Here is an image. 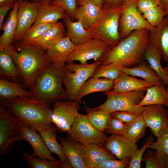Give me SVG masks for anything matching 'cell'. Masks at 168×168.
<instances>
[{
	"label": "cell",
	"instance_id": "obj_20",
	"mask_svg": "<svg viewBox=\"0 0 168 168\" xmlns=\"http://www.w3.org/2000/svg\"><path fill=\"white\" fill-rule=\"evenodd\" d=\"M152 86L144 80L136 78L122 72L114 81L112 91L116 93H124L138 91H146Z\"/></svg>",
	"mask_w": 168,
	"mask_h": 168
},
{
	"label": "cell",
	"instance_id": "obj_22",
	"mask_svg": "<svg viewBox=\"0 0 168 168\" xmlns=\"http://www.w3.org/2000/svg\"><path fill=\"white\" fill-rule=\"evenodd\" d=\"M64 34L63 24L58 21L41 36L29 44L46 51L64 37Z\"/></svg>",
	"mask_w": 168,
	"mask_h": 168
},
{
	"label": "cell",
	"instance_id": "obj_11",
	"mask_svg": "<svg viewBox=\"0 0 168 168\" xmlns=\"http://www.w3.org/2000/svg\"><path fill=\"white\" fill-rule=\"evenodd\" d=\"M80 109L79 102L63 100L54 103L50 115V121L57 130L68 132L70 130Z\"/></svg>",
	"mask_w": 168,
	"mask_h": 168
},
{
	"label": "cell",
	"instance_id": "obj_28",
	"mask_svg": "<svg viewBox=\"0 0 168 168\" xmlns=\"http://www.w3.org/2000/svg\"><path fill=\"white\" fill-rule=\"evenodd\" d=\"M164 85L157 84L148 87L144 98L138 105H157L168 107V92Z\"/></svg>",
	"mask_w": 168,
	"mask_h": 168
},
{
	"label": "cell",
	"instance_id": "obj_40",
	"mask_svg": "<svg viewBox=\"0 0 168 168\" xmlns=\"http://www.w3.org/2000/svg\"><path fill=\"white\" fill-rule=\"evenodd\" d=\"M143 17L152 26L159 25L166 16L163 9L159 6L152 8L142 14Z\"/></svg>",
	"mask_w": 168,
	"mask_h": 168
},
{
	"label": "cell",
	"instance_id": "obj_43",
	"mask_svg": "<svg viewBox=\"0 0 168 168\" xmlns=\"http://www.w3.org/2000/svg\"><path fill=\"white\" fill-rule=\"evenodd\" d=\"M49 4L61 7L68 14L72 20L75 19V12L77 7L76 0H54Z\"/></svg>",
	"mask_w": 168,
	"mask_h": 168
},
{
	"label": "cell",
	"instance_id": "obj_17",
	"mask_svg": "<svg viewBox=\"0 0 168 168\" xmlns=\"http://www.w3.org/2000/svg\"><path fill=\"white\" fill-rule=\"evenodd\" d=\"M115 158L114 155L102 145L90 144L84 145L83 160L86 168H96L104 161Z\"/></svg>",
	"mask_w": 168,
	"mask_h": 168
},
{
	"label": "cell",
	"instance_id": "obj_37",
	"mask_svg": "<svg viewBox=\"0 0 168 168\" xmlns=\"http://www.w3.org/2000/svg\"><path fill=\"white\" fill-rule=\"evenodd\" d=\"M122 68L120 64L117 63L105 65H100L96 68L92 77H104L114 81L122 72Z\"/></svg>",
	"mask_w": 168,
	"mask_h": 168
},
{
	"label": "cell",
	"instance_id": "obj_35",
	"mask_svg": "<svg viewBox=\"0 0 168 168\" xmlns=\"http://www.w3.org/2000/svg\"><path fill=\"white\" fill-rule=\"evenodd\" d=\"M157 139L148 148L156 150L163 168H168V126L162 130Z\"/></svg>",
	"mask_w": 168,
	"mask_h": 168
},
{
	"label": "cell",
	"instance_id": "obj_41",
	"mask_svg": "<svg viewBox=\"0 0 168 168\" xmlns=\"http://www.w3.org/2000/svg\"><path fill=\"white\" fill-rule=\"evenodd\" d=\"M153 142L154 139L152 136L150 135L147 138L143 147L140 149H138L133 155L129 161V168L141 167V162L144 152Z\"/></svg>",
	"mask_w": 168,
	"mask_h": 168
},
{
	"label": "cell",
	"instance_id": "obj_2",
	"mask_svg": "<svg viewBox=\"0 0 168 168\" xmlns=\"http://www.w3.org/2000/svg\"><path fill=\"white\" fill-rule=\"evenodd\" d=\"M22 125L38 132L51 124L50 105L32 98L16 97L0 102Z\"/></svg>",
	"mask_w": 168,
	"mask_h": 168
},
{
	"label": "cell",
	"instance_id": "obj_33",
	"mask_svg": "<svg viewBox=\"0 0 168 168\" xmlns=\"http://www.w3.org/2000/svg\"><path fill=\"white\" fill-rule=\"evenodd\" d=\"M147 127L141 114L134 120L126 123L121 135L128 140L136 143L144 136Z\"/></svg>",
	"mask_w": 168,
	"mask_h": 168
},
{
	"label": "cell",
	"instance_id": "obj_9",
	"mask_svg": "<svg viewBox=\"0 0 168 168\" xmlns=\"http://www.w3.org/2000/svg\"><path fill=\"white\" fill-rule=\"evenodd\" d=\"M21 124L3 106H0V155L10 152L21 140Z\"/></svg>",
	"mask_w": 168,
	"mask_h": 168
},
{
	"label": "cell",
	"instance_id": "obj_51",
	"mask_svg": "<svg viewBox=\"0 0 168 168\" xmlns=\"http://www.w3.org/2000/svg\"><path fill=\"white\" fill-rule=\"evenodd\" d=\"M159 6L163 9L166 16L168 15V0H158Z\"/></svg>",
	"mask_w": 168,
	"mask_h": 168
},
{
	"label": "cell",
	"instance_id": "obj_55",
	"mask_svg": "<svg viewBox=\"0 0 168 168\" xmlns=\"http://www.w3.org/2000/svg\"><path fill=\"white\" fill-rule=\"evenodd\" d=\"M54 0H33V2H46L50 3Z\"/></svg>",
	"mask_w": 168,
	"mask_h": 168
},
{
	"label": "cell",
	"instance_id": "obj_25",
	"mask_svg": "<svg viewBox=\"0 0 168 168\" xmlns=\"http://www.w3.org/2000/svg\"><path fill=\"white\" fill-rule=\"evenodd\" d=\"M114 81L104 78L91 77L85 82L81 87L78 94L77 101L81 102L82 99L85 96L95 92L109 91L113 89Z\"/></svg>",
	"mask_w": 168,
	"mask_h": 168
},
{
	"label": "cell",
	"instance_id": "obj_15",
	"mask_svg": "<svg viewBox=\"0 0 168 168\" xmlns=\"http://www.w3.org/2000/svg\"><path fill=\"white\" fill-rule=\"evenodd\" d=\"M104 147L118 159L130 160L138 149L136 143L118 134L112 135L108 137Z\"/></svg>",
	"mask_w": 168,
	"mask_h": 168
},
{
	"label": "cell",
	"instance_id": "obj_42",
	"mask_svg": "<svg viewBox=\"0 0 168 168\" xmlns=\"http://www.w3.org/2000/svg\"><path fill=\"white\" fill-rule=\"evenodd\" d=\"M142 161L145 163L146 168H163L156 151L146 149Z\"/></svg>",
	"mask_w": 168,
	"mask_h": 168
},
{
	"label": "cell",
	"instance_id": "obj_46",
	"mask_svg": "<svg viewBox=\"0 0 168 168\" xmlns=\"http://www.w3.org/2000/svg\"><path fill=\"white\" fill-rule=\"evenodd\" d=\"M141 114L127 111H117L111 113L110 115L127 123L135 119Z\"/></svg>",
	"mask_w": 168,
	"mask_h": 168
},
{
	"label": "cell",
	"instance_id": "obj_38",
	"mask_svg": "<svg viewBox=\"0 0 168 168\" xmlns=\"http://www.w3.org/2000/svg\"><path fill=\"white\" fill-rule=\"evenodd\" d=\"M22 156L30 168H59L61 162L59 159L52 161L36 158L27 153H24Z\"/></svg>",
	"mask_w": 168,
	"mask_h": 168
},
{
	"label": "cell",
	"instance_id": "obj_23",
	"mask_svg": "<svg viewBox=\"0 0 168 168\" xmlns=\"http://www.w3.org/2000/svg\"><path fill=\"white\" fill-rule=\"evenodd\" d=\"M66 12L61 7L46 2H41L35 21L30 28L43 23H55L63 19Z\"/></svg>",
	"mask_w": 168,
	"mask_h": 168
},
{
	"label": "cell",
	"instance_id": "obj_6",
	"mask_svg": "<svg viewBox=\"0 0 168 168\" xmlns=\"http://www.w3.org/2000/svg\"><path fill=\"white\" fill-rule=\"evenodd\" d=\"M102 62L96 61L90 64H77L68 63L63 79V83L68 100L77 101L78 92L83 84L92 76L96 68Z\"/></svg>",
	"mask_w": 168,
	"mask_h": 168
},
{
	"label": "cell",
	"instance_id": "obj_36",
	"mask_svg": "<svg viewBox=\"0 0 168 168\" xmlns=\"http://www.w3.org/2000/svg\"><path fill=\"white\" fill-rule=\"evenodd\" d=\"M88 119L93 126L98 130L104 132L107 128L110 114L97 108L86 110Z\"/></svg>",
	"mask_w": 168,
	"mask_h": 168
},
{
	"label": "cell",
	"instance_id": "obj_26",
	"mask_svg": "<svg viewBox=\"0 0 168 168\" xmlns=\"http://www.w3.org/2000/svg\"><path fill=\"white\" fill-rule=\"evenodd\" d=\"M63 19L67 29V36L75 45L82 44L92 39L90 32L79 21H72L66 12V16Z\"/></svg>",
	"mask_w": 168,
	"mask_h": 168
},
{
	"label": "cell",
	"instance_id": "obj_53",
	"mask_svg": "<svg viewBox=\"0 0 168 168\" xmlns=\"http://www.w3.org/2000/svg\"><path fill=\"white\" fill-rule=\"evenodd\" d=\"M60 168H72V167L69 161L64 162H61L60 167Z\"/></svg>",
	"mask_w": 168,
	"mask_h": 168
},
{
	"label": "cell",
	"instance_id": "obj_39",
	"mask_svg": "<svg viewBox=\"0 0 168 168\" xmlns=\"http://www.w3.org/2000/svg\"><path fill=\"white\" fill-rule=\"evenodd\" d=\"M56 23L42 24L34 28H30L23 37L21 41L28 43L31 42L41 36Z\"/></svg>",
	"mask_w": 168,
	"mask_h": 168
},
{
	"label": "cell",
	"instance_id": "obj_19",
	"mask_svg": "<svg viewBox=\"0 0 168 168\" xmlns=\"http://www.w3.org/2000/svg\"><path fill=\"white\" fill-rule=\"evenodd\" d=\"M76 45L67 36H64L46 52L51 63L63 65L67 62Z\"/></svg>",
	"mask_w": 168,
	"mask_h": 168
},
{
	"label": "cell",
	"instance_id": "obj_30",
	"mask_svg": "<svg viewBox=\"0 0 168 168\" xmlns=\"http://www.w3.org/2000/svg\"><path fill=\"white\" fill-rule=\"evenodd\" d=\"M0 74L1 79L13 82L21 79L8 47L0 50Z\"/></svg>",
	"mask_w": 168,
	"mask_h": 168
},
{
	"label": "cell",
	"instance_id": "obj_50",
	"mask_svg": "<svg viewBox=\"0 0 168 168\" xmlns=\"http://www.w3.org/2000/svg\"><path fill=\"white\" fill-rule=\"evenodd\" d=\"M76 2L78 6L85 3H91L103 7L104 0H76Z\"/></svg>",
	"mask_w": 168,
	"mask_h": 168
},
{
	"label": "cell",
	"instance_id": "obj_49",
	"mask_svg": "<svg viewBox=\"0 0 168 168\" xmlns=\"http://www.w3.org/2000/svg\"><path fill=\"white\" fill-rule=\"evenodd\" d=\"M14 4L0 7V29L3 25V22L5 17L9 10L12 8Z\"/></svg>",
	"mask_w": 168,
	"mask_h": 168
},
{
	"label": "cell",
	"instance_id": "obj_29",
	"mask_svg": "<svg viewBox=\"0 0 168 168\" xmlns=\"http://www.w3.org/2000/svg\"><path fill=\"white\" fill-rule=\"evenodd\" d=\"M19 0L14 4L7 19L0 30L3 33L0 37V50L8 47L14 40L17 27V14Z\"/></svg>",
	"mask_w": 168,
	"mask_h": 168
},
{
	"label": "cell",
	"instance_id": "obj_8",
	"mask_svg": "<svg viewBox=\"0 0 168 168\" xmlns=\"http://www.w3.org/2000/svg\"><path fill=\"white\" fill-rule=\"evenodd\" d=\"M71 139L85 145L90 144L102 145L108 137L95 127L87 115L78 113L70 130L68 132Z\"/></svg>",
	"mask_w": 168,
	"mask_h": 168
},
{
	"label": "cell",
	"instance_id": "obj_56",
	"mask_svg": "<svg viewBox=\"0 0 168 168\" xmlns=\"http://www.w3.org/2000/svg\"><path fill=\"white\" fill-rule=\"evenodd\" d=\"M21 0H19V1H21Z\"/></svg>",
	"mask_w": 168,
	"mask_h": 168
},
{
	"label": "cell",
	"instance_id": "obj_5",
	"mask_svg": "<svg viewBox=\"0 0 168 168\" xmlns=\"http://www.w3.org/2000/svg\"><path fill=\"white\" fill-rule=\"evenodd\" d=\"M127 5L104 9L96 22L86 29L91 33L92 38L102 40L112 47L116 45L120 41L119 30L120 19Z\"/></svg>",
	"mask_w": 168,
	"mask_h": 168
},
{
	"label": "cell",
	"instance_id": "obj_34",
	"mask_svg": "<svg viewBox=\"0 0 168 168\" xmlns=\"http://www.w3.org/2000/svg\"><path fill=\"white\" fill-rule=\"evenodd\" d=\"M162 57L156 48L148 41L144 51V59L161 78L165 85L167 84V79L164 68L161 65V61Z\"/></svg>",
	"mask_w": 168,
	"mask_h": 168
},
{
	"label": "cell",
	"instance_id": "obj_54",
	"mask_svg": "<svg viewBox=\"0 0 168 168\" xmlns=\"http://www.w3.org/2000/svg\"><path fill=\"white\" fill-rule=\"evenodd\" d=\"M164 69L167 76V84L166 89L168 92V65L164 68Z\"/></svg>",
	"mask_w": 168,
	"mask_h": 168
},
{
	"label": "cell",
	"instance_id": "obj_21",
	"mask_svg": "<svg viewBox=\"0 0 168 168\" xmlns=\"http://www.w3.org/2000/svg\"><path fill=\"white\" fill-rule=\"evenodd\" d=\"M60 140L64 154L72 168H86L83 160L84 145L68 137Z\"/></svg>",
	"mask_w": 168,
	"mask_h": 168
},
{
	"label": "cell",
	"instance_id": "obj_16",
	"mask_svg": "<svg viewBox=\"0 0 168 168\" xmlns=\"http://www.w3.org/2000/svg\"><path fill=\"white\" fill-rule=\"evenodd\" d=\"M34 129L21 125V140L27 141L32 147L33 152L31 154L35 157L41 159L54 161L57 160L52 155L43 139Z\"/></svg>",
	"mask_w": 168,
	"mask_h": 168
},
{
	"label": "cell",
	"instance_id": "obj_3",
	"mask_svg": "<svg viewBox=\"0 0 168 168\" xmlns=\"http://www.w3.org/2000/svg\"><path fill=\"white\" fill-rule=\"evenodd\" d=\"M25 87L30 88L40 74L51 63L46 51L32 44L21 42L18 52L8 47Z\"/></svg>",
	"mask_w": 168,
	"mask_h": 168
},
{
	"label": "cell",
	"instance_id": "obj_27",
	"mask_svg": "<svg viewBox=\"0 0 168 168\" xmlns=\"http://www.w3.org/2000/svg\"><path fill=\"white\" fill-rule=\"evenodd\" d=\"M122 71L132 76L143 78L151 86L157 84H163L161 78L144 60L137 66L131 68H122Z\"/></svg>",
	"mask_w": 168,
	"mask_h": 168
},
{
	"label": "cell",
	"instance_id": "obj_47",
	"mask_svg": "<svg viewBox=\"0 0 168 168\" xmlns=\"http://www.w3.org/2000/svg\"><path fill=\"white\" fill-rule=\"evenodd\" d=\"M136 5L138 11L142 14L147 11L159 5L158 0H136Z\"/></svg>",
	"mask_w": 168,
	"mask_h": 168
},
{
	"label": "cell",
	"instance_id": "obj_44",
	"mask_svg": "<svg viewBox=\"0 0 168 168\" xmlns=\"http://www.w3.org/2000/svg\"><path fill=\"white\" fill-rule=\"evenodd\" d=\"M125 124L119 119L110 115L105 131L112 135H121Z\"/></svg>",
	"mask_w": 168,
	"mask_h": 168
},
{
	"label": "cell",
	"instance_id": "obj_14",
	"mask_svg": "<svg viewBox=\"0 0 168 168\" xmlns=\"http://www.w3.org/2000/svg\"><path fill=\"white\" fill-rule=\"evenodd\" d=\"M141 114L147 126L157 138L168 126V111L163 105L143 106Z\"/></svg>",
	"mask_w": 168,
	"mask_h": 168
},
{
	"label": "cell",
	"instance_id": "obj_10",
	"mask_svg": "<svg viewBox=\"0 0 168 168\" xmlns=\"http://www.w3.org/2000/svg\"><path fill=\"white\" fill-rule=\"evenodd\" d=\"M112 47L102 40L91 39L82 44L76 45L70 55L67 63L75 61L81 64H86L91 59L100 61Z\"/></svg>",
	"mask_w": 168,
	"mask_h": 168
},
{
	"label": "cell",
	"instance_id": "obj_13",
	"mask_svg": "<svg viewBox=\"0 0 168 168\" xmlns=\"http://www.w3.org/2000/svg\"><path fill=\"white\" fill-rule=\"evenodd\" d=\"M40 2L19 1L17 27L13 41L22 40L36 20Z\"/></svg>",
	"mask_w": 168,
	"mask_h": 168
},
{
	"label": "cell",
	"instance_id": "obj_24",
	"mask_svg": "<svg viewBox=\"0 0 168 168\" xmlns=\"http://www.w3.org/2000/svg\"><path fill=\"white\" fill-rule=\"evenodd\" d=\"M104 9L103 7L91 3H85L77 7L75 18L87 29L98 19Z\"/></svg>",
	"mask_w": 168,
	"mask_h": 168
},
{
	"label": "cell",
	"instance_id": "obj_4",
	"mask_svg": "<svg viewBox=\"0 0 168 168\" xmlns=\"http://www.w3.org/2000/svg\"><path fill=\"white\" fill-rule=\"evenodd\" d=\"M66 69V64L60 65L51 63L30 88L31 98L50 106L59 101L68 100L62 85Z\"/></svg>",
	"mask_w": 168,
	"mask_h": 168
},
{
	"label": "cell",
	"instance_id": "obj_52",
	"mask_svg": "<svg viewBox=\"0 0 168 168\" xmlns=\"http://www.w3.org/2000/svg\"><path fill=\"white\" fill-rule=\"evenodd\" d=\"M19 0H0V7L14 4Z\"/></svg>",
	"mask_w": 168,
	"mask_h": 168
},
{
	"label": "cell",
	"instance_id": "obj_1",
	"mask_svg": "<svg viewBox=\"0 0 168 168\" xmlns=\"http://www.w3.org/2000/svg\"><path fill=\"white\" fill-rule=\"evenodd\" d=\"M149 34V30L146 29L133 31L105 54L100 60L102 62L101 65L117 63L123 68L136 66L144 60Z\"/></svg>",
	"mask_w": 168,
	"mask_h": 168
},
{
	"label": "cell",
	"instance_id": "obj_18",
	"mask_svg": "<svg viewBox=\"0 0 168 168\" xmlns=\"http://www.w3.org/2000/svg\"><path fill=\"white\" fill-rule=\"evenodd\" d=\"M148 41L153 44L168 63V16L149 32Z\"/></svg>",
	"mask_w": 168,
	"mask_h": 168
},
{
	"label": "cell",
	"instance_id": "obj_12",
	"mask_svg": "<svg viewBox=\"0 0 168 168\" xmlns=\"http://www.w3.org/2000/svg\"><path fill=\"white\" fill-rule=\"evenodd\" d=\"M136 1L133 0L127 4L121 17L119 28L120 40L134 30L146 29L150 32L154 28L138 11Z\"/></svg>",
	"mask_w": 168,
	"mask_h": 168
},
{
	"label": "cell",
	"instance_id": "obj_7",
	"mask_svg": "<svg viewBox=\"0 0 168 168\" xmlns=\"http://www.w3.org/2000/svg\"><path fill=\"white\" fill-rule=\"evenodd\" d=\"M146 92L145 91H138L118 93L111 90L105 92L107 100L97 107L110 114L117 111H127L141 114L143 106H139L138 104L144 98Z\"/></svg>",
	"mask_w": 168,
	"mask_h": 168
},
{
	"label": "cell",
	"instance_id": "obj_31",
	"mask_svg": "<svg viewBox=\"0 0 168 168\" xmlns=\"http://www.w3.org/2000/svg\"><path fill=\"white\" fill-rule=\"evenodd\" d=\"M24 84H18L9 80H0V102L9 100L16 97L31 98V94L24 88Z\"/></svg>",
	"mask_w": 168,
	"mask_h": 168
},
{
	"label": "cell",
	"instance_id": "obj_48",
	"mask_svg": "<svg viewBox=\"0 0 168 168\" xmlns=\"http://www.w3.org/2000/svg\"><path fill=\"white\" fill-rule=\"evenodd\" d=\"M133 0H104L103 8L110 9L125 5Z\"/></svg>",
	"mask_w": 168,
	"mask_h": 168
},
{
	"label": "cell",
	"instance_id": "obj_45",
	"mask_svg": "<svg viewBox=\"0 0 168 168\" xmlns=\"http://www.w3.org/2000/svg\"><path fill=\"white\" fill-rule=\"evenodd\" d=\"M130 160L128 159H111L98 165L96 168H129Z\"/></svg>",
	"mask_w": 168,
	"mask_h": 168
},
{
	"label": "cell",
	"instance_id": "obj_32",
	"mask_svg": "<svg viewBox=\"0 0 168 168\" xmlns=\"http://www.w3.org/2000/svg\"><path fill=\"white\" fill-rule=\"evenodd\" d=\"M57 130L56 127L51 124L39 132L46 147L52 153L56 154L62 162L69 161L64 154L61 145L57 141Z\"/></svg>",
	"mask_w": 168,
	"mask_h": 168
}]
</instances>
